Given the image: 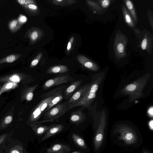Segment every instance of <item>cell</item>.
Returning a JSON list of instances; mask_svg holds the SVG:
<instances>
[{"mask_svg":"<svg viewBox=\"0 0 153 153\" xmlns=\"http://www.w3.org/2000/svg\"><path fill=\"white\" fill-rule=\"evenodd\" d=\"M103 75H100L92 80L82 99L73 108L80 106L88 108L90 107L96 97V93L103 78Z\"/></svg>","mask_w":153,"mask_h":153,"instance_id":"1","label":"cell"},{"mask_svg":"<svg viewBox=\"0 0 153 153\" xmlns=\"http://www.w3.org/2000/svg\"><path fill=\"white\" fill-rule=\"evenodd\" d=\"M69 105L68 101L63 103H58L47 111L43 116V120L34 123L53 122L58 119L69 110Z\"/></svg>","mask_w":153,"mask_h":153,"instance_id":"2","label":"cell"},{"mask_svg":"<svg viewBox=\"0 0 153 153\" xmlns=\"http://www.w3.org/2000/svg\"><path fill=\"white\" fill-rule=\"evenodd\" d=\"M117 132L120 134L118 139L123 140L126 145L134 144L137 140V135L135 131L127 125H122L119 126Z\"/></svg>","mask_w":153,"mask_h":153,"instance_id":"3","label":"cell"},{"mask_svg":"<svg viewBox=\"0 0 153 153\" xmlns=\"http://www.w3.org/2000/svg\"><path fill=\"white\" fill-rule=\"evenodd\" d=\"M68 86V85L60 86L41 95L42 96H51L52 97L45 111H47L63 99L64 92Z\"/></svg>","mask_w":153,"mask_h":153,"instance_id":"4","label":"cell"},{"mask_svg":"<svg viewBox=\"0 0 153 153\" xmlns=\"http://www.w3.org/2000/svg\"><path fill=\"white\" fill-rule=\"evenodd\" d=\"M43 98L36 105L30 117L32 122H36L40 118L43 112L45 110L52 98L51 96H40Z\"/></svg>","mask_w":153,"mask_h":153,"instance_id":"5","label":"cell"},{"mask_svg":"<svg viewBox=\"0 0 153 153\" xmlns=\"http://www.w3.org/2000/svg\"><path fill=\"white\" fill-rule=\"evenodd\" d=\"M106 125V119L105 115H102L101 117L99 127L95 135L94 144L96 150H98L103 141L104 131Z\"/></svg>","mask_w":153,"mask_h":153,"instance_id":"6","label":"cell"},{"mask_svg":"<svg viewBox=\"0 0 153 153\" xmlns=\"http://www.w3.org/2000/svg\"><path fill=\"white\" fill-rule=\"evenodd\" d=\"M74 79L68 74L54 77L46 81L42 85V88L46 90L53 87L72 81Z\"/></svg>","mask_w":153,"mask_h":153,"instance_id":"7","label":"cell"},{"mask_svg":"<svg viewBox=\"0 0 153 153\" xmlns=\"http://www.w3.org/2000/svg\"><path fill=\"white\" fill-rule=\"evenodd\" d=\"M44 34L42 29L37 27H32L27 30L25 36L29 39L30 45H31L39 41Z\"/></svg>","mask_w":153,"mask_h":153,"instance_id":"8","label":"cell"},{"mask_svg":"<svg viewBox=\"0 0 153 153\" xmlns=\"http://www.w3.org/2000/svg\"><path fill=\"white\" fill-rule=\"evenodd\" d=\"M90 83L83 86L79 90L75 92L68 101L69 104V110L78 103L82 99L88 88Z\"/></svg>","mask_w":153,"mask_h":153,"instance_id":"9","label":"cell"},{"mask_svg":"<svg viewBox=\"0 0 153 153\" xmlns=\"http://www.w3.org/2000/svg\"><path fill=\"white\" fill-rule=\"evenodd\" d=\"M76 59L82 65L90 70L96 71L99 69V67L96 64L83 55H78L77 56Z\"/></svg>","mask_w":153,"mask_h":153,"instance_id":"10","label":"cell"},{"mask_svg":"<svg viewBox=\"0 0 153 153\" xmlns=\"http://www.w3.org/2000/svg\"><path fill=\"white\" fill-rule=\"evenodd\" d=\"M82 80L74 81L65 90L63 93V99L66 100H69L75 92V91L81 85Z\"/></svg>","mask_w":153,"mask_h":153,"instance_id":"11","label":"cell"},{"mask_svg":"<svg viewBox=\"0 0 153 153\" xmlns=\"http://www.w3.org/2000/svg\"><path fill=\"white\" fill-rule=\"evenodd\" d=\"M62 124H53L49 126V128L44 136L42 138V141L46 140L49 137L59 133L64 128Z\"/></svg>","mask_w":153,"mask_h":153,"instance_id":"12","label":"cell"},{"mask_svg":"<svg viewBox=\"0 0 153 153\" xmlns=\"http://www.w3.org/2000/svg\"><path fill=\"white\" fill-rule=\"evenodd\" d=\"M69 146L62 143H56L48 148L47 153H65L70 151Z\"/></svg>","mask_w":153,"mask_h":153,"instance_id":"13","label":"cell"},{"mask_svg":"<svg viewBox=\"0 0 153 153\" xmlns=\"http://www.w3.org/2000/svg\"><path fill=\"white\" fill-rule=\"evenodd\" d=\"M85 118V114L82 111L77 110L72 113L70 120L73 123L79 124L84 120Z\"/></svg>","mask_w":153,"mask_h":153,"instance_id":"14","label":"cell"},{"mask_svg":"<svg viewBox=\"0 0 153 153\" xmlns=\"http://www.w3.org/2000/svg\"><path fill=\"white\" fill-rule=\"evenodd\" d=\"M69 71L66 65H59L50 67L47 69L45 72L48 74H59L66 73Z\"/></svg>","mask_w":153,"mask_h":153,"instance_id":"15","label":"cell"},{"mask_svg":"<svg viewBox=\"0 0 153 153\" xmlns=\"http://www.w3.org/2000/svg\"><path fill=\"white\" fill-rule=\"evenodd\" d=\"M30 126L32 129L38 136H41L46 133L49 128V126L35 123L31 124Z\"/></svg>","mask_w":153,"mask_h":153,"instance_id":"16","label":"cell"},{"mask_svg":"<svg viewBox=\"0 0 153 153\" xmlns=\"http://www.w3.org/2000/svg\"><path fill=\"white\" fill-rule=\"evenodd\" d=\"M22 26L19 23L16 19L10 20L8 23V29L12 33H15L18 31Z\"/></svg>","mask_w":153,"mask_h":153,"instance_id":"17","label":"cell"},{"mask_svg":"<svg viewBox=\"0 0 153 153\" xmlns=\"http://www.w3.org/2000/svg\"><path fill=\"white\" fill-rule=\"evenodd\" d=\"M21 6L28 15L31 16L35 15L38 11V7L36 4H31Z\"/></svg>","mask_w":153,"mask_h":153,"instance_id":"18","label":"cell"},{"mask_svg":"<svg viewBox=\"0 0 153 153\" xmlns=\"http://www.w3.org/2000/svg\"><path fill=\"white\" fill-rule=\"evenodd\" d=\"M22 56L21 54H12L0 59V64L4 63H12Z\"/></svg>","mask_w":153,"mask_h":153,"instance_id":"19","label":"cell"},{"mask_svg":"<svg viewBox=\"0 0 153 153\" xmlns=\"http://www.w3.org/2000/svg\"><path fill=\"white\" fill-rule=\"evenodd\" d=\"M72 138L75 144L82 149H86V145L84 140L81 137L76 133L72 135Z\"/></svg>","mask_w":153,"mask_h":153,"instance_id":"20","label":"cell"},{"mask_svg":"<svg viewBox=\"0 0 153 153\" xmlns=\"http://www.w3.org/2000/svg\"><path fill=\"white\" fill-rule=\"evenodd\" d=\"M51 1L55 5L62 6L71 5L76 2L74 0H53Z\"/></svg>","mask_w":153,"mask_h":153,"instance_id":"21","label":"cell"},{"mask_svg":"<svg viewBox=\"0 0 153 153\" xmlns=\"http://www.w3.org/2000/svg\"><path fill=\"white\" fill-rule=\"evenodd\" d=\"M123 10L125 20L126 23L130 26L134 27V24L127 10L125 7L123 8Z\"/></svg>","mask_w":153,"mask_h":153,"instance_id":"22","label":"cell"},{"mask_svg":"<svg viewBox=\"0 0 153 153\" xmlns=\"http://www.w3.org/2000/svg\"><path fill=\"white\" fill-rule=\"evenodd\" d=\"M126 5L128 9L129 10L132 16L136 22L137 21V19L136 14L134 10L133 5L132 2L129 0H127L125 1Z\"/></svg>","mask_w":153,"mask_h":153,"instance_id":"23","label":"cell"},{"mask_svg":"<svg viewBox=\"0 0 153 153\" xmlns=\"http://www.w3.org/2000/svg\"><path fill=\"white\" fill-rule=\"evenodd\" d=\"M9 153H26L25 149L20 146H13L10 150Z\"/></svg>","mask_w":153,"mask_h":153,"instance_id":"24","label":"cell"},{"mask_svg":"<svg viewBox=\"0 0 153 153\" xmlns=\"http://www.w3.org/2000/svg\"><path fill=\"white\" fill-rule=\"evenodd\" d=\"M42 56L43 53L41 52H39L31 62L30 67H33L36 66L39 62Z\"/></svg>","mask_w":153,"mask_h":153,"instance_id":"25","label":"cell"},{"mask_svg":"<svg viewBox=\"0 0 153 153\" xmlns=\"http://www.w3.org/2000/svg\"><path fill=\"white\" fill-rule=\"evenodd\" d=\"M16 1L21 6H25L31 4H36L35 1L33 0H16Z\"/></svg>","mask_w":153,"mask_h":153,"instance_id":"26","label":"cell"},{"mask_svg":"<svg viewBox=\"0 0 153 153\" xmlns=\"http://www.w3.org/2000/svg\"><path fill=\"white\" fill-rule=\"evenodd\" d=\"M17 19L19 23L22 25L25 24L27 20V17L22 14H19Z\"/></svg>","mask_w":153,"mask_h":153,"instance_id":"27","label":"cell"},{"mask_svg":"<svg viewBox=\"0 0 153 153\" xmlns=\"http://www.w3.org/2000/svg\"><path fill=\"white\" fill-rule=\"evenodd\" d=\"M137 87L135 84H131L128 85L126 87V90L128 91H133L135 90Z\"/></svg>","mask_w":153,"mask_h":153,"instance_id":"28","label":"cell"},{"mask_svg":"<svg viewBox=\"0 0 153 153\" xmlns=\"http://www.w3.org/2000/svg\"><path fill=\"white\" fill-rule=\"evenodd\" d=\"M74 39V36H71L68 42L67 47V50L68 52L71 50Z\"/></svg>","mask_w":153,"mask_h":153,"instance_id":"29","label":"cell"},{"mask_svg":"<svg viewBox=\"0 0 153 153\" xmlns=\"http://www.w3.org/2000/svg\"><path fill=\"white\" fill-rule=\"evenodd\" d=\"M7 136V134H4L0 136V146L6 140Z\"/></svg>","mask_w":153,"mask_h":153,"instance_id":"30","label":"cell"},{"mask_svg":"<svg viewBox=\"0 0 153 153\" xmlns=\"http://www.w3.org/2000/svg\"><path fill=\"white\" fill-rule=\"evenodd\" d=\"M13 119L12 117L10 116H7L4 120V124L7 125L9 124L12 121Z\"/></svg>","mask_w":153,"mask_h":153,"instance_id":"31","label":"cell"},{"mask_svg":"<svg viewBox=\"0 0 153 153\" xmlns=\"http://www.w3.org/2000/svg\"><path fill=\"white\" fill-rule=\"evenodd\" d=\"M110 4V1L109 0H103L101 1V4L104 8L107 7Z\"/></svg>","mask_w":153,"mask_h":153,"instance_id":"32","label":"cell"},{"mask_svg":"<svg viewBox=\"0 0 153 153\" xmlns=\"http://www.w3.org/2000/svg\"><path fill=\"white\" fill-rule=\"evenodd\" d=\"M117 49L119 53H122L124 51V46L121 43L119 44L117 46Z\"/></svg>","mask_w":153,"mask_h":153,"instance_id":"33","label":"cell"},{"mask_svg":"<svg viewBox=\"0 0 153 153\" xmlns=\"http://www.w3.org/2000/svg\"><path fill=\"white\" fill-rule=\"evenodd\" d=\"M147 44V40L146 39L144 38L142 41L141 47L142 49L143 50H144L146 49Z\"/></svg>","mask_w":153,"mask_h":153,"instance_id":"34","label":"cell"},{"mask_svg":"<svg viewBox=\"0 0 153 153\" xmlns=\"http://www.w3.org/2000/svg\"><path fill=\"white\" fill-rule=\"evenodd\" d=\"M10 80L13 82H18L19 80V79L17 76H13L10 78Z\"/></svg>","mask_w":153,"mask_h":153,"instance_id":"35","label":"cell"},{"mask_svg":"<svg viewBox=\"0 0 153 153\" xmlns=\"http://www.w3.org/2000/svg\"><path fill=\"white\" fill-rule=\"evenodd\" d=\"M148 113L149 115L152 117L153 115V107H150L148 109Z\"/></svg>","mask_w":153,"mask_h":153,"instance_id":"36","label":"cell"},{"mask_svg":"<svg viewBox=\"0 0 153 153\" xmlns=\"http://www.w3.org/2000/svg\"><path fill=\"white\" fill-rule=\"evenodd\" d=\"M149 128L150 129L152 130H153V120H150L149 123Z\"/></svg>","mask_w":153,"mask_h":153,"instance_id":"37","label":"cell"},{"mask_svg":"<svg viewBox=\"0 0 153 153\" xmlns=\"http://www.w3.org/2000/svg\"><path fill=\"white\" fill-rule=\"evenodd\" d=\"M13 86V84L12 83H9L6 86V88H11Z\"/></svg>","mask_w":153,"mask_h":153,"instance_id":"38","label":"cell"},{"mask_svg":"<svg viewBox=\"0 0 153 153\" xmlns=\"http://www.w3.org/2000/svg\"><path fill=\"white\" fill-rule=\"evenodd\" d=\"M70 153H82L81 152L79 151H75L73 152H72Z\"/></svg>","mask_w":153,"mask_h":153,"instance_id":"39","label":"cell"},{"mask_svg":"<svg viewBox=\"0 0 153 153\" xmlns=\"http://www.w3.org/2000/svg\"><path fill=\"white\" fill-rule=\"evenodd\" d=\"M143 153H149L146 151H144L143 152Z\"/></svg>","mask_w":153,"mask_h":153,"instance_id":"40","label":"cell"}]
</instances>
